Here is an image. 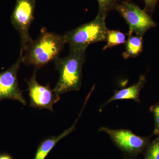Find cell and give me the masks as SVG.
<instances>
[{"label":"cell","mask_w":159,"mask_h":159,"mask_svg":"<svg viewBox=\"0 0 159 159\" xmlns=\"http://www.w3.org/2000/svg\"><path fill=\"white\" fill-rule=\"evenodd\" d=\"M66 44L64 35L43 29L37 39L32 40L26 47L22 62L37 70L58 57Z\"/></svg>","instance_id":"obj_1"},{"label":"cell","mask_w":159,"mask_h":159,"mask_svg":"<svg viewBox=\"0 0 159 159\" xmlns=\"http://www.w3.org/2000/svg\"><path fill=\"white\" fill-rule=\"evenodd\" d=\"M86 50L70 52L66 57L54 60L55 68L59 73V79L53 89L55 93L60 95L80 90Z\"/></svg>","instance_id":"obj_2"},{"label":"cell","mask_w":159,"mask_h":159,"mask_svg":"<svg viewBox=\"0 0 159 159\" xmlns=\"http://www.w3.org/2000/svg\"><path fill=\"white\" fill-rule=\"evenodd\" d=\"M106 18L97 15L90 22L68 31L64 34L70 52L86 49L91 44L106 41L109 29L107 27Z\"/></svg>","instance_id":"obj_3"},{"label":"cell","mask_w":159,"mask_h":159,"mask_svg":"<svg viewBox=\"0 0 159 159\" xmlns=\"http://www.w3.org/2000/svg\"><path fill=\"white\" fill-rule=\"evenodd\" d=\"M114 9L120 14L129 27L128 35L135 33L143 37L148 30L155 28L156 23L150 15L131 1L119 2L117 0Z\"/></svg>","instance_id":"obj_4"},{"label":"cell","mask_w":159,"mask_h":159,"mask_svg":"<svg viewBox=\"0 0 159 159\" xmlns=\"http://www.w3.org/2000/svg\"><path fill=\"white\" fill-rule=\"evenodd\" d=\"M99 130L107 134L127 157H134L145 152L150 142V138L137 135L128 129H115L103 126Z\"/></svg>","instance_id":"obj_5"},{"label":"cell","mask_w":159,"mask_h":159,"mask_svg":"<svg viewBox=\"0 0 159 159\" xmlns=\"http://www.w3.org/2000/svg\"><path fill=\"white\" fill-rule=\"evenodd\" d=\"M35 6V0H16L11 14V23L19 33L21 40L20 53L23 54L27 46L33 40L29 34V29L34 19Z\"/></svg>","instance_id":"obj_6"},{"label":"cell","mask_w":159,"mask_h":159,"mask_svg":"<svg viewBox=\"0 0 159 159\" xmlns=\"http://www.w3.org/2000/svg\"><path fill=\"white\" fill-rule=\"evenodd\" d=\"M36 71L29 80H26L30 97V106L39 109L54 111V105L60 99V95L51 89L50 84L43 85L36 80Z\"/></svg>","instance_id":"obj_7"},{"label":"cell","mask_w":159,"mask_h":159,"mask_svg":"<svg viewBox=\"0 0 159 159\" xmlns=\"http://www.w3.org/2000/svg\"><path fill=\"white\" fill-rule=\"evenodd\" d=\"M23 54L20 53L17 60L9 69L0 73V101L5 99L16 100L23 105L27 102L20 88L18 80V72L22 62Z\"/></svg>","instance_id":"obj_8"},{"label":"cell","mask_w":159,"mask_h":159,"mask_svg":"<svg viewBox=\"0 0 159 159\" xmlns=\"http://www.w3.org/2000/svg\"><path fill=\"white\" fill-rule=\"evenodd\" d=\"M146 81L147 80L145 74H142L140 75L139 80L136 83L126 88L120 90L115 91L112 96L101 105L99 111H101L105 107L115 100L131 99L139 103L141 102L140 99V92L144 87Z\"/></svg>","instance_id":"obj_9"},{"label":"cell","mask_w":159,"mask_h":159,"mask_svg":"<svg viewBox=\"0 0 159 159\" xmlns=\"http://www.w3.org/2000/svg\"><path fill=\"white\" fill-rule=\"evenodd\" d=\"M85 104H84V105L83 106L81 112L79 114L77 120L75 121V123L70 128L66 129L63 132L60 134L58 135L49 137V138L45 139L44 140H43L42 142H40L39 145L38 146L36 153H35V156H34L33 159H45L46 157L50 153V152L53 149L54 146L56 145V144L61 139L67 136L68 135L71 133L74 130V129L75 128L76 123H77V121H78L79 117H80L83 109V108L85 106Z\"/></svg>","instance_id":"obj_10"},{"label":"cell","mask_w":159,"mask_h":159,"mask_svg":"<svg viewBox=\"0 0 159 159\" xmlns=\"http://www.w3.org/2000/svg\"><path fill=\"white\" fill-rule=\"evenodd\" d=\"M128 39L125 43V51L122 54L125 59L135 57L139 56L143 51V37L133 34L128 35Z\"/></svg>","instance_id":"obj_11"},{"label":"cell","mask_w":159,"mask_h":159,"mask_svg":"<svg viewBox=\"0 0 159 159\" xmlns=\"http://www.w3.org/2000/svg\"><path fill=\"white\" fill-rule=\"evenodd\" d=\"M107 42V44L103 48V50L125 43V35L119 30H109Z\"/></svg>","instance_id":"obj_12"},{"label":"cell","mask_w":159,"mask_h":159,"mask_svg":"<svg viewBox=\"0 0 159 159\" xmlns=\"http://www.w3.org/2000/svg\"><path fill=\"white\" fill-rule=\"evenodd\" d=\"M143 159H159V136L150 142L144 152Z\"/></svg>","instance_id":"obj_13"},{"label":"cell","mask_w":159,"mask_h":159,"mask_svg":"<svg viewBox=\"0 0 159 159\" xmlns=\"http://www.w3.org/2000/svg\"><path fill=\"white\" fill-rule=\"evenodd\" d=\"M99 4L98 15L106 18L107 15L113 9L117 0H97Z\"/></svg>","instance_id":"obj_14"},{"label":"cell","mask_w":159,"mask_h":159,"mask_svg":"<svg viewBox=\"0 0 159 159\" xmlns=\"http://www.w3.org/2000/svg\"><path fill=\"white\" fill-rule=\"evenodd\" d=\"M150 111L153 115L154 119V128L153 135L159 136V103L150 107Z\"/></svg>","instance_id":"obj_15"},{"label":"cell","mask_w":159,"mask_h":159,"mask_svg":"<svg viewBox=\"0 0 159 159\" xmlns=\"http://www.w3.org/2000/svg\"><path fill=\"white\" fill-rule=\"evenodd\" d=\"M159 0H144L145 4V10L148 13H152L154 11Z\"/></svg>","instance_id":"obj_16"},{"label":"cell","mask_w":159,"mask_h":159,"mask_svg":"<svg viewBox=\"0 0 159 159\" xmlns=\"http://www.w3.org/2000/svg\"><path fill=\"white\" fill-rule=\"evenodd\" d=\"M0 159H14L10 154L6 153H0Z\"/></svg>","instance_id":"obj_17"},{"label":"cell","mask_w":159,"mask_h":159,"mask_svg":"<svg viewBox=\"0 0 159 159\" xmlns=\"http://www.w3.org/2000/svg\"><path fill=\"white\" fill-rule=\"evenodd\" d=\"M133 157H127L125 159H134Z\"/></svg>","instance_id":"obj_18"}]
</instances>
